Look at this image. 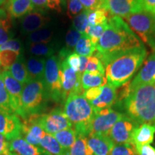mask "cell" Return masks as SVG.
<instances>
[{
	"label": "cell",
	"mask_w": 155,
	"mask_h": 155,
	"mask_svg": "<svg viewBox=\"0 0 155 155\" xmlns=\"http://www.w3.org/2000/svg\"><path fill=\"white\" fill-rule=\"evenodd\" d=\"M87 142L94 155H109L114 145L108 136L99 134L88 135Z\"/></svg>",
	"instance_id": "18"
},
{
	"label": "cell",
	"mask_w": 155,
	"mask_h": 155,
	"mask_svg": "<svg viewBox=\"0 0 155 155\" xmlns=\"http://www.w3.org/2000/svg\"><path fill=\"white\" fill-rule=\"evenodd\" d=\"M5 2H6V0H0V7H1L3 4H5Z\"/></svg>",
	"instance_id": "53"
},
{
	"label": "cell",
	"mask_w": 155,
	"mask_h": 155,
	"mask_svg": "<svg viewBox=\"0 0 155 155\" xmlns=\"http://www.w3.org/2000/svg\"><path fill=\"white\" fill-rule=\"evenodd\" d=\"M49 100L43 80H31L25 84L21 96L23 120L40 115Z\"/></svg>",
	"instance_id": "5"
},
{
	"label": "cell",
	"mask_w": 155,
	"mask_h": 155,
	"mask_svg": "<svg viewBox=\"0 0 155 155\" xmlns=\"http://www.w3.org/2000/svg\"><path fill=\"white\" fill-rule=\"evenodd\" d=\"M137 155H155V148L150 144L135 145Z\"/></svg>",
	"instance_id": "46"
},
{
	"label": "cell",
	"mask_w": 155,
	"mask_h": 155,
	"mask_svg": "<svg viewBox=\"0 0 155 155\" xmlns=\"http://www.w3.org/2000/svg\"><path fill=\"white\" fill-rule=\"evenodd\" d=\"M137 126L138 124L136 122L124 114L111 128L108 137L114 144H133V132Z\"/></svg>",
	"instance_id": "11"
},
{
	"label": "cell",
	"mask_w": 155,
	"mask_h": 155,
	"mask_svg": "<svg viewBox=\"0 0 155 155\" xmlns=\"http://www.w3.org/2000/svg\"><path fill=\"white\" fill-rule=\"evenodd\" d=\"M131 30L145 44L155 51V15L147 11L131 15L124 18Z\"/></svg>",
	"instance_id": "6"
},
{
	"label": "cell",
	"mask_w": 155,
	"mask_h": 155,
	"mask_svg": "<svg viewBox=\"0 0 155 155\" xmlns=\"http://www.w3.org/2000/svg\"><path fill=\"white\" fill-rule=\"evenodd\" d=\"M88 13L89 10L85 9L83 12L77 15L74 19H73V26L72 28L75 29L77 31L81 34H85L86 30L88 27Z\"/></svg>",
	"instance_id": "38"
},
{
	"label": "cell",
	"mask_w": 155,
	"mask_h": 155,
	"mask_svg": "<svg viewBox=\"0 0 155 155\" xmlns=\"http://www.w3.org/2000/svg\"><path fill=\"white\" fill-rule=\"evenodd\" d=\"M64 61L73 71L77 73L79 72V68H80L81 65L80 55H78L76 53H71L67 56V58Z\"/></svg>",
	"instance_id": "43"
},
{
	"label": "cell",
	"mask_w": 155,
	"mask_h": 155,
	"mask_svg": "<svg viewBox=\"0 0 155 155\" xmlns=\"http://www.w3.org/2000/svg\"><path fill=\"white\" fill-rule=\"evenodd\" d=\"M35 9L31 0H9L7 12L12 18H20Z\"/></svg>",
	"instance_id": "22"
},
{
	"label": "cell",
	"mask_w": 155,
	"mask_h": 155,
	"mask_svg": "<svg viewBox=\"0 0 155 155\" xmlns=\"http://www.w3.org/2000/svg\"><path fill=\"white\" fill-rule=\"evenodd\" d=\"M61 62V83L62 98L65 102L71 94H83V89L81 86V74L71 68L65 61Z\"/></svg>",
	"instance_id": "10"
},
{
	"label": "cell",
	"mask_w": 155,
	"mask_h": 155,
	"mask_svg": "<svg viewBox=\"0 0 155 155\" xmlns=\"http://www.w3.org/2000/svg\"><path fill=\"white\" fill-rule=\"evenodd\" d=\"M84 73L104 75L106 73V69L101 61L94 55L88 58V62Z\"/></svg>",
	"instance_id": "36"
},
{
	"label": "cell",
	"mask_w": 155,
	"mask_h": 155,
	"mask_svg": "<svg viewBox=\"0 0 155 155\" xmlns=\"http://www.w3.org/2000/svg\"><path fill=\"white\" fill-rule=\"evenodd\" d=\"M64 113L71 121L77 135L88 137L95 111L83 94H71L64 104Z\"/></svg>",
	"instance_id": "4"
},
{
	"label": "cell",
	"mask_w": 155,
	"mask_h": 155,
	"mask_svg": "<svg viewBox=\"0 0 155 155\" xmlns=\"http://www.w3.org/2000/svg\"><path fill=\"white\" fill-rule=\"evenodd\" d=\"M147 83H155V51L145 61L144 66L130 82V89L132 90Z\"/></svg>",
	"instance_id": "17"
},
{
	"label": "cell",
	"mask_w": 155,
	"mask_h": 155,
	"mask_svg": "<svg viewBox=\"0 0 155 155\" xmlns=\"http://www.w3.org/2000/svg\"><path fill=\"white\" fill-rule=\"evenodd\" d=\"M22 122L16 114L0 111V134L8 141L22 136Z\"/></svg>",
	"instance_id": "15"
},
{
	"label": "cell",
	"mask_w": 155,
	"mask_h": 155,
	"mask_svg": "<svg viewBox=\"0 0 155 155\" xmlns=\"http://www.w3.org/2000/svg\"><path fill=\"white\" fill-rule=\"evenodd\" d=\"M147 55V50L142 45L103 59L107 83L117 88L130 81Z\"/></svg>",
	"instance_id": "2"
},
{
	"label": "cell",
	"mask_w": 155,
	"mask_h": 155,
	"mask_svg": "<svg viewBox=\"0 0 155 155\" xmlns=\"http://www.w3.org/2000/svg\"><path fill=\"white\" fill-rule=\"evenodd\" d=\"M0 155H12V153L11 151H9V152L6 153V154H0Z\"/></svg>",
	"instance_id": "52"
},
{
	"label": "cell",
	"mask_w": 155,
	"mask_h": 155,
	"mask_svg": "<svg viewBox=\"0 0 155 155\" xmlns=\"http://www.w3.org/2000/svg\"><path fill=\"white\" fill-rule=\"evenodd\" d=\"M31 2L37 9L44 10V9L48 8V0H31Z\"/></svg>",
	"instance_id": "50"
},
{
	"label": "cell",
	"mask_w": 155,
	"mask_h": 155,
	"mask_svg": "<svg viewBox=\"0 0 155 155\" xmlns=\"http://www.w3.org/2000/svg\"><path fill=\"white\" fill-rule=\"evenodd\" d=\"M154 125H155V124H154Z\"/></svg>",
	"instance_id": "57"
},
{
	"label": "cell",
	"mask_w": 155,
	"mask_h": 155,
	"mask_svg": "<svg viewBox=\"0 0 155 155\" xmlns=\"http://www.w3.org/2000/svg\"><path fill=\"white\" fill-rule=\"evenodd\" d=\"M39 147L48 155H68L69 152L61 146L53 135L47 133L40 141Z\"/></svg>",
	"instance_id": "23"
},
{
	"label": "cell",
	"mask_w": 155,
	"mask_h": 155,
	"mask_svg": "<svg viewBox=\"0 0 155 155\" xmlns=\"http://www.w3.org/2000/svg\"><path fill=\"white\" fill-rule=\"evenodd\" d=\"M140 40L121 17L111 16L107 28L96 45L97 56L101 61L126 50L142 46Z\"/></svg>",
	"instance_id": "1"
},
{
	"label": "cell",
	"mask_w": 155,
	"mask_h": 155,
	"mask_svg": "<svg viewBox=\"0 0 155 155\" xmlns=\"http://www.w3.org/2000/svg\"><path fill=\"white\" fill-rule=\"evenodd\" d=\"M53 136L61 146L67 151H69L74 144L78 137L76 131L73 128L62 130L53 134Z\"/></svg>",
	"instance_id": "27"
},
{
	"label": "cell",
	"mask_w": 155,
	"mask_h": 155,
	"mask_svg": "<svg viewBox=\"0 0 155 155\" xmlns=\"http://www.w3.org/2000/svg\"><path fill=\"white\" fill-rule=\"evenodd\" d=\"M12 155H17V154H15V153H14V152H12Z\"/></svg>",
	"instance_id": "54"
},
{
	"label": "cell",
	"mask_w": 155,
	"mask_h": 155,
	"mask_svg": "<svg viewBox=\"0 0 155 155\" xmlns=\"http://www.w3.org/2000/svg\"><path fill=\"white\" fill-rule=\"evenodd\" d=\"M0 50H9L17 53H22V45L20 40L18 39H11L0 45Z\"/></svg>",
	"instance_id": "42"
},
{
	"label": "cell",
	"mask_w": 155,
	"mask_h": 155,
	"mask_svg": "<svg viewBox=\"0 0 155 155\" xmlns=\"http://www.w3.org/2000/svg\"><path fill=\"white\" fill-rule=\"evenodd\" d=\"M109 12L104 8H98L89 10L88 22L91 25H98L106 23L109 18Z\"/></svg>",
	"instance_id": "34"
},
{
	"label": "cell",
	"mask_w": 155,
	"mask_h": 155,
	"mask_svg": "<svg viewBox=\"0 0 155 155\" xmlns=\"http://www.w3.org/2000/svg\"><path fill=\"white\" fill-rule=\"evenodd\" d=\"M45 62L43 58L30 57L27 60L25 63L31 80H43Z\"/></svg>",
	"instance_id": "24"
},
{
	"label": "cell",
	"mask_w": 155,
	"mask_h": 155,
	"mask_svg": "<svg viewBox=\"0 0 155 155\" xmlns=\"http://www.w3.org/2000/svg\"><path fill=\"white\" fill-rule=\"evenodd\" d=\"M65 5V0H48V8L57 12H61L62 7Z\"/></svg>",
	"instance_id": "47"
},
{
	"label": "cell",
	"mask_w": 155,
	"mask_h": 155,
	"mask_svg": "<svg viewBox=\"0 0 155 155\" xmlns=\"http://www.w3.org/2000/svg\"><path fill=\"white\" fill-rule=\"evenodd\" d=\"M22 53L9 50H0V69L2 71H9L12 65L19 59Z\"/></svg>",
	"instance_id": "31"
},
{
	"label": "cell",
	"mask_w": 155,
	"mask_h": 155,
	"mask_svg": "<svg viewBox=\"0 0 155 155\" xmlns=\"http://www.w3.org/2000/svg\"><path fill=\"white\" fill-rule=\"evenodd\" d=\"M50 21V17L48 16L45 10L34 9L22 17L20 23L21 33L30 34L40 29L45 28Z\"/></svg>",
	"instance_id": "13"
},
{
	"label": "cell",
	"mask_w": 155,
	"mask_h": 155,
	"mask_svg": "<svg viewBox=\"0 0 155 155\" xmlns=\"http://www.w3.org/2000/svg\"><path fill=\"white\" fill-rule=\"evenodd\" d=\"M107 23L104 24L98 25H89L85 32V34L87 35L91 39L93 44L96 46L98 42L99 41L100 38H101L102 35L105 32L106 28H107Z\"/></svg>",
	"instance_id": "37"
},
{
	"label": "cell",
	"mask_w": 155,
	"mask_h": 155,
	"mask_svg": "<svg viewBox=\"0 0 155 155\" xmlns=\"http://www.w3.org/2000/svg\"><path fill=\"white\" fill-rule=\"evenodd\" d=\"M101 94L100 96L96 99L90 102L94 111L111 108L116 103L117 91L115 87L107 83L105 86H101Z\"/></svg>",
	"instance_id": "20"
},
{
	"label": "cell",
	"mask_w": 155,
	"mask_h": 155,
	"mask_svg": "<svg viewBox=\"0 0 155 155\" xmlns=\"http://www.w3.org/2000/svg\"><path fill=\"white\" fill-rule=\"evenodd\" d=\"M8 141L9 151L17 155H48L40 147L28 142L22 136Z\"/></svg>",
	"instance_id": "19"
},
{
	"label": "cell",
	"mask_w": 155,
	"mask_h": 155,
	"mask_svg": "<svg viewBox=\"0 0 155 155\" xmlns=\"http://www.w3.org/2000/svg\"><path fill=\"white\" fill-rule=\"evenodd\" d=\"M67 7L68 17L72 19L86 9L79 0H67Z\"/></svg>",
	"instance_id": "41"
},
{
	"label": "cell",
	"mask_w": 155,
	"mask_h": 155,
	"mask_svg": "<svg viewBox=\"0 0 155 155\" xmlns=\"http://www.w3.org/2000/svg\"><path fill=\"white\" fill-rule=\"evenodd\" d=\"M9 71L17 81L22 83V85L27 84L31 81L30 76L29 75L26 67V63L23 58L21 56L15 63L13 64L9 69Z\"/></svg>",
	"instance_id": "26"
},
{
	"label": "cell",
	"mask_w": 155,
	"mask_h": 155,
	"mask_svg": "<svg viewBox=\"0 0 155 155\" xmlns=\"http://www.w3.org/2000/svg\"><path fill=\"white\" fill-rule=\"evenodd\" d=\"M0 111L15 114L10 96L6 89L1 74H0Z\"/></svg>",
	"instance_id": "32"
},
{
	"label": "cell",
	"mask_w": 155,
	"mask_h": 155,
	"mask_svg": "<svg viewBox=\"0 0 155 155\" xmlns=\"http://www.w3.org/2000/svg\"><path fill=\"white\" fill-rule=\"evenodd\" d=\"M68 155H94L88 145L87 137L78 135L76 141L70 149Z\"/></svg>",
	"instance_id": "33"
},
{
	"label": "cell",
	"mask_w": 155,
	"mask_h": 155,
	"mask_svg": "<svg viewBox=\"0 0 155 155\" xmlns=\"http://www.w3.org/2000/svg\"><path fill=\"white\" fill-rule=\"evenodd\" d=\"M75 50L78 55L89 58L92 56L96 50V46L93 44L87 35L82 34V36L75 45Z\"/></svg>",
	"instance_id": "29"
},
{
	"label": "cell",
	"mask_w": 155,
	"mask_h": 155,
	"mask_svg": "<svg viewBox=\"0 0 155 155\" xmlns=\"http://www.w3.org/2000/svg\"><path fill=\"white\" fill-rule=\"evenodd\" d=\"M39 116V115H38ZM38 116H30L22 123V137L30 144L38 147L46 132L37 121Z\"/></svg>",
	"instance_id": "16"
},
{
	"label": "cell",
	"mask_w": 155,
	"mask_h": 155,
	"mask_svg": "<svg viewBox=\"0 0 155 155\" xmlns=\"http://www.w3.org/2000/svg\"><path fill=\"white\" fill-rule=\"evenodd\" d=\"M154 84H155V83H154Z\"/></svg>",
	"instance_id": "56"
},
{
	"label": "cell",
	"mask_w": 155,
	"mask_h": 155,
	"mask_svg": "<svg viewBox=\"0 0 155 155\" xmlns=\"http://www.w3.org/2000/svg\"><path fill=\"white\" fill-rule=\"evenodd\" d=\"M145 11L155 15V0H141Z\"/></svg>",
	"instance_id": "48"
},
{
	"label": "cell",
	"mask_w": 155,
	"mask_h": 155,
	"mask_svg": "<svg viewBox=\"0 0 155 155\" xmlns=\"http://www.w3.org/2000/svg\"><path fill=\"white\" fill-rule=\"evenodd\" d=\"M106 84H107V80L104 75H94L88 73H83L81 75V86L83 91L96 87L104 86Z\"/></svg>",
	"instance_id": "28"
},
{
	"label": "cell",
	"mask_w": 155,
	"mask_h": 155,
	"mask_svg": "<svg viewBox=\"0 0 155 155\" xmlns=\"http://www.w3.org/2000/svg\"><path fill=\"white\" fill-rule=\"evenodd\" d=\"M109 155H137L135 145L131 144H114Z\"/></svg>",
	"instance_id": "40"
},
{
	"label": "cell",
	"mask_w": 155,
	"mask_h": 155,
	"mask_svg": "<svg viewBox=\"0 0 155 155\" xmlns=\"http://www.w3.org/2000/svg\"><path fill=\"white\" fill-rule=\"evenodd\" d=\"M79 1L87 10L104 8L105 0H79Z\"/></svg>",
	"instance_id": "44"
},
{
	"label": "cell",
	"mask_w": 155,
	"mask_h": 155,
	"mask_svg": "<svg viewBox=\"0 0 155 155\" xmlns=\"http://www.w3.org/2000/svg\"><path fill=\"white\" fill-rule=\"evenodd\" d=\"M1 75L6 89L10 96L15 114L22 118V110H21V96H22V90L24 88V85L17 81L12 75L9 71H2Z\"/></svg>",
	"instance_id": "14"
},
{
	"label": "cell",
	"mask_w": 155,
	"mask_h": 155,
	"mask_svg": "<svg viewBox=\"0 0 155 155\" xmlns=\"http://www.w3.org/2000/svg\"><path fill=\"white\" fill-rule=\"evenodd\" d=\"M80 60H81V65H80V68H79V73L82 74L85 72L86 71L87 64L88 62V58L84 57V56H81L80 55Z\"/></svg>",
	"instance_id": "51"
},
{
	"label": "cell",
	"mask_w": 155,
	"mask_h": 155,
	"mask_svg": "<svg viewBox=\"0 0 155 155\" xmlns=\"http://www.w3.org/2000/svg\"><path fill=\"white\" fill-rule=\"evenodd\" d=\"M124 116L123 114L106 108L95 111L89 127V135L99 134L108 136L113 126Z\"/></svg>",
	"instance_id": "8"
},
{
	"label": "cell",
	"mask_w": 155,
	"mask_h": 155,
	"mask_svg": "<svg viewBox=\"0 0 155 155\" xmlns=\"http://www.w3.org/2000/svg\"><path fill=\"white\" fill-rule=\"evenodd\" d=\"M44 83L50 100L63 101L61 83V62L56 56L48 58L45 62Z\"/></svg>",
	"instance_id": "7"
},
{
	"label": "cell",
	"mask_w": 155,
	"mask_h": 155,
	"mask_svg": "<svg viewBox=\"0 0 155 155\" xmlns=\"http://www.w3.org/2000/svg\"><path fill=\"white\" fill-rule=\"evenodd\" d=\"M104 9L112 16L124 18L144 10L141 0H105Z\"/></svg>",
	"instance_id": "12"
},
{
	"label": "cell",
	"mask_w": 155,
	"mask_h": 155,
	"mask_svg": "<svg viewBox=\"0 0 155 155\" xmlns=\"http://www.w3.org/2000/svg\"><path fill=\"white\" fill-rule=\"evenodd\" d=\"M155 125L151 124H141L134 130L132 141L134 145L151 144L154 141Z\"/></svg>",
	"instance_id": "21"
},
{
	"label": "cell",
	"mask_w": 155,
	"mask_h": 155,
	"mask_svg": "<svg viewBox=\"0 0 155 155\" xmlns=\"http://www.w3.org/2000/svg\"><path fill=\"white\" fill-rule=\"evenodd\" d=\"M53 31L48 28H43L29 34V43L48 44L52 40Z\"/></svg>",
	"instance_id": "30"
},
{
	"label": "cell",
	"mask_w": 155,
	"mask_h": 155,
	"mask_svg": "<svg viewBox=\"0 0 155 155\" xmlns=\"http://www.w3.org/2000/svg\"><path fill=\"white\" fill-rule=\"evenodd\" d=\"M119 108L137 124H155V84L147 83L131 90Z\"/></svg>",
	"instance_id": "3"
},
{
	"label": "cell",
	"mask_w": 155,
	"mask_h": 155,
	"mask_svg": "<svg viewBox=\"0 0 155 155\" xmlns=\"http://www.w3.org/2000/svg\"><path fill=\"white\" fill-rule=\"evenodd\" d=\"M11 17L4 8H0V45L12 39Z\"/></svg>",
	"instance_id": "25"
},
{
	"label": "cell",
	"mask_w": 155,
	"mask_h": 155,
	"mask_svg": "<svg viewBox=\"0 0 155 155\" xmlns=\"http://www.w3.org/2000/svg\"><path fill=\"white\" fill-rule=\"evenodd\" d=\"M37 121L46 133L52 135L73 128L72 123L60 108L53 109L49 114L38 116Z\"/></svg>",
	"instance_id": "9"
},
{
	"label": "cell",
	"mask_w": 155,
	"mask_h": 155,
	"mask_svg": "<svg viewBox=\"0 0 155 155\" xmlns=\"http://www.w3.org/2000/svg\"><path fill=\"white\" fill-rule=\"evenodd\" d=\"M81 36H82V34L80 33L75 29L73 28L70 29L65 36V49L70 53H71V50L75 48L78 41L80 40Z\"/></svg>",
	"instance_id": "39"
},
{
	"label": "cell",
	"mask_w": 155,
	"mask_h": 155,
	"mask_svg": "<svg viewBox=\"0 0 155 155\" xmlns=\"http://www.w3.org/2000/svg\"><path fill=\"white\" fill-rule=\"evenodd\" d=\"M28 48L30 53L37 58L45 57L48 58L53 56L55 53L54 48L48 44L29 43Z\"/></svg>",
	"instance_id": "35"
},
{
	"label": "cell",
	"mask_w": 155,
	"mask_h": 155,
	"mask_svg": "<svg viewBox=\"0 0 155 155\" xmlns=\"http://www.w3.org/2000/svg\"><path fill=\"white\" fill-rule=\"evenodd\" d=\"M0 71H1V69H0Z\"/></svg>",
	"instance_id": "55"
},
{
	"label": "cell",
	"mask_w": 155,
	"mask_h": 155,
	"mask_svg": "<svg viewBox=\"0 0 155 155\" xmlns=\"http://www.w3.org/2000/svg\"><path fill=\"white\" fill-rule=\"evenodd\" d=\"M101 86L96 87V88H91L88 89V90L84 91L83 95L89 102H91L92 101L96 99V98L100 96L101 94Z\"/></svg>",
	"instance_id": "45"
},
{
	"label": "cell",
	"mask_w": 155,
	"mask_h": 155,
	"mask_svg": "<svg viewBox=\"0 0 155 155\" xmlns=\"http://www.w3.org/2000/svg\"><path fill=\"white\" fill-rule=\"evenodd\" d=\"M9 152V141L5 136L0 134V154H6Z\"/></svg>",
	"instance_id": "49"
}]
</instances>
